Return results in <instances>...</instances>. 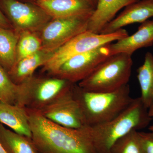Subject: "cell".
Segmentation results:
<instances>
[{"label": "cell", "mask_w": 153, "mask_h": 153, "mask_svg": "<svg viewBox=\"0 0 153 153\" xmlns=\"http://www.w3.org/2000/svg\"><path fill=\"white\" fill-rule=\"evenodd\" d=\"M26 109L32 138L40 153H97L89 126L68 128L49 120L39 111Z\"/></svg>", "instance_id": "6da1fadb"}, {"label": "cell", "mask_w": 153, "mask_h": 153, "mask_svg": "<svg viewBox=\"0 0 153 153\" xmlns=\"http://www.w3.org/2000/svg\"><path fill=\"white\" fill-rule=\"evenodd\" d=\"M153 118L140 97L133 98L128 106L114 118L90 126L97 153H111V148L118 140L132 131L146 128Z\"/></svg>", "instance_id": "7a4b0ae2"}, {"label": "cell", "mask_w": 153, "mask_h": 153, "mask_svg": "<svg viewBox=\"0 0 153 153\" xmlns=\"http://www.w3.org/2000/svg\"><path fill=\"white\" fill-rule=\"evenodd\" d=\"M73 91L82 108L86 123L89 126L114 118L123 111L133 99L128 84L114 91L97 92L84 90L75 83Z\"/></svg>", "instance_id": "3957f363"}, {"label": "cell", "mask_w": 153, "mask_h": 153, "mask_svg": "<svg viewBox=\"0 0 153 153\" xmlns=\"http://www.w3.org/2000/svg\"><path fill=\"white\" fill-rule=\"evenodd\" d=\"M133 65L131 55L125 53L110 55L77 84L88 91H114L128 84Z\"/></svg>", "instance_id": "277c9868"}, {"label": "cell", "mask_w": 153, "mask_h": 153, "mask_svg": "<svg viewBox=\"0 0 153 153\" xmlns=\"http://www.w3.org/2000/svg\"><path fill=\"white\" fill-rule=\"evenodd\" d=\"M73 83L48 75L33 76L20 84L16 105L40 111L60 96Z\"/></svg>", "instance_id": "5b68a950"}, {"label": "cell", "mask_w": 153, "mask_h": 153, "mask_svg": "<svg viewBox=\"0 0 153 153\" xmlns=\"http://www.w3.org/2000/svg\"><path fill=\"white\" fill-rule=\"evenodd\" d=\"M128 36L122 29L110 34H95L86 31L77 35L52 52L48 61L42 66L41 71L49 74L69 58L92 50L102 45L111 43Z\"/></svg>", "instance_id": "8992f818"}, {"label": "cell", "mask_w": 153, "mask_h": 153, "mask_svg": "<svg viewBox=\"0 0 153 153\" xmlns=\"http://www.w3.org/2000/svg\"><path fill=\"white\" fill-rule=\"evenodd\" d=\"M0 9L15 31L38 33L52 19L35 3L0 0Z\"/></svg>", "instance_id": "52a82bcc"}, {"label": "cell", "mask_w": 153, "mask_h": 153, "mask_svg": "<svg viewBox=\"0 0 153 153\" xmlns=\"http://www.w3.org/2000/svg\"><path fill=\"white\" fill-rule=\"evenodd\" d=\"M92 14L52 18L38 32L42 50L53 52L75 36L87 31Z\"/></svg>", "instance_id": "ba28073f"}, {"label": "cell", "mask_w": 153, "mask_h": 153, "mask_svg": "<svg viewBox=\"0 0 153 153\" xmlns=\"http://www.w3.org/2000/svg\"><path fill=\"white\" fill-rule=\"evenodd\" d=\"M110 44L102 45L71 57L48 75L65 79L72 83H78L110 56Z\"/></svg>", "instance_id": "9c48e42d"}, {"label": "cell", "mask_w": 153, "mask_h": 153, "mask_svg": "<svg viewBox=\"0 0 153 153\" xmlns=\"http://www.w3.org/2000/svg\"><path fill=\"white\" fill-rule=\"evenodd\" d=\"M74 84L39 111L56 124L68 128H80L88 125L82 108L74 95Z\"/></svg>", "instance_id": "30bf717a"}, {"label": "cell", "mask_w": 153, "mask_h": 153, "mask_svg": "<svg viewBox=\"0 0 153 153\" xmlns=\"http://www.w3.org/2000/svg\"><path fill=\"white\" fill-rule=\"evenodd\" d=\"M153 17V0H139L126 7L116 18L104 27L100 34H110L127 25L141 23Z\"/></svg>", "instance_id": "8fae6325"}, {"label": "cell", "mask_w": 153, "mask_h": 153, "mask_svg": "<svg viewBox=\"0 0 153 153\" xmlns=\"http://www.w3.org/2000/svg\"><path fill=\"white\" fill-rule=\"evenodd\" d=\"M35 3L52 18L92 14L96 7L90 0H38Z\"/></svg>", "instance_id": "7c38bea8"}, {"label": "cell", "mask_w": 153, "mask_h": 153, "mask_svg": "<svg viewBox=\"0 0 153 153\" xmlns=\"http://www.w3.org/2000/svg\"><path fill=\"white\" fill-rule=\"evenodd\" d=\"M153 45V19L141 23L133 35L127 36L110 44L111 55L125 53L130 55L138 49L152 47Z\"/></svg>", "instance_id": "4fadbf2b"}, {"label": "cell", "mask_w": 153, "mask_h": 153, "mask_svg": "<svg viewBox=\"0 0 153 153\" xmlns=\"http://www.w3.org/2000/svg\"><path fill=\"white\" fill-rule=\"evenodd\" d=\"M138 1L97 0L95 10L89 19L87 31L100 34L121 9Z\"/></svg>", "instance_id": "5bb4252c"}, {"label": "cell", "mask_w": 153, "mask_h": 153, "mask_svg": "<svg viewBox=\"0 0 153 153\" xmlns=\"http://www.w3.org/2000/svg\"><path fill=\"white\" fill-rule=\"evenodd\" d=\"M52 52L41 50L15 63L7 72L10 78L17 85L27 81L34 76V72L39 67L44 66L51 57Z\"/></svg>", "instance_id": "9a60e30c"}, {"label": "cell", "mask_w": 153, "mask_h": 153, "mask_svg": "<svg viewBox=\"0 0 153 153\" xmlns=\"http://www.w3.org/2000/svg\"><path fill=\"white\" fill-rule=\"evenodd\" d=\"M0 123L17 133L32 138V132L25 108L0 102Z\"/></svg>", "instance_id": "2e32d148"}, {"label": "cell", "mask_w": 153, "mask_h": 153, "mask_svg": "<svg viewBox=\"0 0 153 153\" xmlns=\"http://www.w3.org/2000/svg\"><path fill=\"white\" fill-rule=\"evenodd\" d=\"M0 143L7 153H40L32 138L8 129L1 123Z\"/></svg>", "instance_id": "e0dca14e"}, {"label": "cell", "mask_w": 153, "mask_h": 153, "mask_svg": "<svg viewBox=\"0 0 153 153\" xmlns=\"http://www.w3.org/2000/svg\"><path fill=\"white\" fill-rule=\"evenodd\" d=\"M137 78L141 90V99L149 109L153 103V55L150 52L145 55L142 65L137 70Z\"/></svg>", "instance_id": "ac0fdd59"}, {"label": "cell", "mask_w": 153, "mask_h": 153, "mask_svg": "<svg viewBox=\"0 0 153 153\" xmlns=\"http://www.w3.org/2000/svg\"><path fill=\"white\" fill-rule=\"evenodd\" d=\"M19 33L13 29L0 28V66L7 72L16 62Z\"/></svg>", "instance_id": "d6986e66"}, {"label": "cell", "mask_w": 153, "mask_h": 153, "mask_svg": "<svg viewBox=\"0 0 153 153\" xmlns=\"http://www.w3.org/2000/svg\"><path fill=\"white\" fill-rule=\"evenodd\" d=\"M42 49V42L38 33L29 31L20 33L17 45L16 62Z\"/></svg>", "instance_id": "ffe728a7"}, {"label": "cell", "mask_w": 153, "mask_h": 153, "mask_svg": "<svg viewBox=\"0 0 153 153\" xmlns=\"http://www.w3.org/2000/svg\"><path fill=\"white\" fill-rule=\"evenodd\" d=\"M20 87L11 80L7 71L0 66V102L16 105Z\"/></svg>", "instance_id": "44dd1931"}, {"label": "cell", "mask_w": 153, "mask_h": 153, "mask_svg": "<svg viewBox=\"0 0 153 153\" xmlns=\"http://www.w3.org/2000/svg\"><path fill=\"white\" fill-rule=\"evenodd\" d=\"M139 131L133 130L118 140L111 148V153H142Z\"/></svg>", "instance_id": "7402d4cb"}, {"label": "cell", "mask_w": 153, "mask_h": 153, "mask_svg": "<svg viewBox=\"0 0 153 153\" xmlns=\"http://www.w3.org/2000/svg\"><path fill=\"white\" fill-rule=\"evenodd\" d=\"M142 153H153V132L138 131Z\"/></svg>", "instance_id": "603a6c76"}, {"label": "cell", "mask_w": 153, "mask_h": 153, "mask_svg": "<svg viewBox=\"0 0 153 153\" xmlns=\"http://www.w3.org/2000/svg\"><path fill=\"white\" fill-rule=\"evenodd\" d=\"M0 28L14 30L10 23L9 22L8 19H7L4 14L3 13L1 9H0Z\"/></svg>", "instance_id": "cb8c5ba5"}, {"label": "cell", "mask_w": 153, "mask_h": 153, "mask_svg": "<svg viewBox=\"0 0 153 153\" xmlns=\"http://www.w3.org/2000/svg\"><path fill=\"white\" fill-rule=\"evenodd\" d=\"M149 114L151 117L153 118V103L148 109Z\"/></svg>", "instance_id": "d4e9b609"}, {"label": "cell", "mask_w": 153, "mask_h": 153, "mask_svg": "<svg viewBox=\"0 0 153 153\" xmlns=\"http://www.w3.org/2000/svg\"><path fill=\"white\" fill-rule=\"evenodd\" d=\"M22 2H30V3H35L36 1L38 0H19Z\"/></svg>", "instance_id": "484cf974"}, {"label": "cell", "mask_w": 153, "mask_h": 153, "mask_svg": "<svg viewBox=\"0 0 153 153\" xmlns=\"http://www.w3.org/2000/svg\"><path fill=\"white\" fill-rule=\"evenodd\" d=\"M0 153H7L1 143H0Z\"/></svg>", "instance_id": "4316f807"}, {"label": "cell", "mask_w": 153, "mask_h": 153, "mask_svg": "<svg viewBox=\"0 0 153 153\" xmlns=\"http://www.w3.org/2000/svg\"><path fill=\"white\" fill-rule=\"evenodd\" d=\"M149 130L150 131L153 132V124L149 126Z\"/></svg>", "instance_id": "83f0119b"}, {"label": "cell", "mask_w": 153, "mask_h": 153, "mask_svg": "<svg viewBox=\"0 0 153 153\" xmlns=\"http://www.w3.org/2000/svg\"><path fill=\"white\" fill-rule=\"evenodd\" d=\"M95 5H96L97 2V0H90Z\"/></svg>", "instance_id": "f1b7e54d"}]
</instances>
